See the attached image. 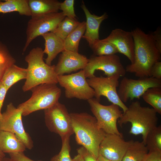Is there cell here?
<instances>
[{
	"label": "cell",
	"instance_id": "obj_1",
	"mask_svg": "<svg viewBox=\"0 0 161 161\" xmlns=\"http://www.w3.org/2000/svg\"><path fill=\"white\" fill-rule=\"evenodd\" d=\"M134 42V62L127 65L126 72L140 78L151 77V69L160 61L161 53L157 48L151 33L146 34L137 28L131 31Z\"/></svg>",
	"mask_w": 161,
	"mask_h": 161
},
{
	"label": "cell",
	"instance_id": "obj_2",
	"mask_svg": "<svg viewBox=\"0 0 161 161\" xmlns=\"http://www.w3.org/2000/svg\"><path fill=\"white\" fill-rule=\"evenodd\" d=\"M70 115L77 143L98 158L100 145L106 134L98 127L94 116L85 112Z\"/></svg>",
	"mask_w": 161,
	"mask_h": 161
},
{
	"label": "cell",
	"instance_id": "obj_3",
	"mask_svg": "<svg viewBox=\"0 0 161 161\" xmlns=\"http://www.w3.org/2000/svg\"><path fill=\"white\" fill-rule=\"evenodd\" d=\"M44 54L42 49L37 47L32 49L25 57L28 66L27 77L22 87L24 92L41 84L58 83L55 65L46 64L43 59Z\"/></svg>",
	"mask_w": 161,
	"mask_h": 161
},
{
	"label": "cell",
	"instance_id": "obj_4",
	"mask_svg": "<svg viewBox=\"0 0 161 161\" xmlns=\"http://www.w3.org/2000/svg\"><path fill=\"white\" fill-rule=\"evenodd\" d=\"M158 122L156 111L152 108L142 106L138 101L132 102L117 121L121 127L123 124L130 123L129 133L136 135L141 134L145 144L147 134L157 126Z\"/></svg>",
	"mask_w": 161,
	"mask_h": 161
},
{
	"label": "cell",
	"instance_id": "obj_5",
	"mask_svg": "<svg viewBox=\"0 0 161 161\" xmlns=\"http://www.w3.org/2000/svg\"><path fill=\"white\" fill-rule=\"evenodd\" d=\"M31 90L32 94L30 97L17 107L22 110L23 116L50 107L59 101L61 94V89L55 84H41Z\"/></svg>",
	"mask_w": 161,
	"mask_h": 161
},
{
	"label": "cell",
	"instance_id": "obj_6",
	"mask_svg": "<svg viewBox=\"0 0 161 161\" xmlns=\"http://www.w3.org/2000/svg\"><path fill=\"white\" fill-rule=\"evenodd\" d=\"M87 101L99 128L106 134H115L123 137L117 125V121L123 113L120 107L112 103L107 106L103 105L95 98L90 99Z\"/></svg>",
	"mask_w": 161,
	"mask_h": 161
},
{
	"label": "cell",
	"instance_id": "obj_7",
	"mask_svg": "<svg viewBox=\"0 0 161 161\" xmlns=\"http://www.w3.org/2000/svg\"><path fill=\"white\" fill-rule=\"evenodd\" d=\"M22 111L10 102L7 105L6 110L2 113L0 120V131H7L15 134L26 148L31 149L33 142L29 134L25 131L22 120Z\"/></svg>",
	"mask_w": 161,
	"mask_h": 161
},
{
	"label": "cell",
	"instance_id": "obj_8",
	"mask_svg": "<svg viewBox=\"0 0 161 161\" xmlns=\"http://www.w3.org/2000/svg\"><path fill=\"white\" fill-rule=\"evenodd\" d=\"M58 83L64 89L67 98L87 100L94 97V89L89 85L83 69L75 73L58 76Z\"/></svg>",
	"mask_w": 161,
	"mask_h": 161
},
{
	"label": "cell",
	"instance_id": "obj_9",
	"mask_svg": "<svg viewBox=\"0 0 161 161\" xmlns=\"http://www.w3.org/2000/svg\"><path fill=\"white\" fill-rule=\"evenodd\" d=\"M45 124L49 130L61 138L74 134L70 114L65 106L58 102L44 110Z\"/></svg>",
	"mask_w": 161,
	"mask_h": 161
},
{
	"label": "cell",
	"instance_id": "obj_10",
	"mask_svg": "<svg viewBox=\"0 0 161 161\" xmlns=\"http://www.w3.org/2000/svg\"><path fill=\"white\" fill-rule=\"evenodd\" d=\"M65 17L62 12L31 17L27 24L26 40L23 51L25 52L32 41L38 36L53 32Z\"/></svg>",
	"mask_w": 161,
	"mask_h": 161
},
{
	"label": "cell",
	"instance_id": "obj_11",
	"mask_svg": "<svg viewBox=\"0 0 161 161\" xmlns=\"http://www.w3.org/2000/svg\"><path fill=\"white\" fill-rule=\"evenodd\" d=\"M120 77L117 75L106 77L95 75L86 80L89 86L94 89L95 99L100 101L101 96H104L112 103L118 105L124 112L128 107L120 100L117 93Z\"/></svg>",
	"mask_w": 161,
	"mask_h": 161
},
{
	"label": "cell",
	"instance_id": "obj_12",
	"mask_svg": "<svg viewBox=\"0 0 161 161\" xmlns=\"http://www.w3.org/2000/svg\"><path fill=\"white\" fill-rule=\"evenodd\" d=\"M161 87V80L151 77L137 79L124 77L119 83L117 93L120 100L123 103L140 99L148 89Z\"/></svg>",
	"mask_w": 161,
	"mask_h": 161
},
{
	"label": "cell",
	"instance_id": "obj_13",
	"mask_svg": "<svg viewBox=\"0 0 161 161\" xmlns=\"http://www.w3.org/2000/svg\"><path fill=\"white\" fill-rule=\"evenodd\" d=\"M83 70L86 77L88 78L94 76L96 70L103 71L107 77L115 75L123 77L126 72L120 57L116 54L93 56L89 59L86 66Z\"/></svg>",
	"mask_w": 161,
	"mask_h": 161
},
{
	"label": "cell",
	"instance_id": "obj_14",
	"mask_svg": "<svg viewBox=\"0 0 161 161\" xmlns=\"http://www.w3.org/2000/svg\"><path fill=\"white\" fill-rule=\"evenodd\" d=\"M129 144V141L119 135L106 134L100 145L99 154L110 160L122 161Z\"/></svg>",
	"mask_w": 161,
	"mask_h": 161
},
{
	"label": "cell",
	"instance_id": "obj_15",
	"mask_svg": "<svg viewBox=\"0 0 161 161\" xmlns=\"http://www.w3.org/2000/svg\"><path fill=\"white\" fill-rule=\"evenodd\" d=\"M85 55L78 52L64 50L60 55L55 71L59 76L70 73L80 69H83L88 62Z\"/></svg>",
	"mask_w": 161,
	"mask_h": 161
},
{
	"label": "cell",
	"instance_id": "obj_16",
	"mask_svg": "<svg viewBox=\"0 0 161 161\" xmlns=\"http://www.w3.org/2000/svg\"><path fill=\"white\" fill-rule=\"evenodd\" d=\"M103 40L113 44L118 52L126 56L132 63L134 60V42L131 32L120 28L113 30Z\"/></svg>",
	"mask_w": 161,
	"mask_h": 161
},
{
	"label": "cell",
	"instance_id": "obj_17",
	"mask_svg": "<svg viewBox=\"0 0 161 161\" xmlns=\"http://www.w3.org/2000/svg\"><path fill=\"white\" fill-rule=\"evenodd\" d=\"M86 18L85 33L82 36L88 43L91 47L94 43L99 39V29L101 23L107 18L108 15L106 13L100 16L91 14L83 2L81 6Z\"/></svg>",
	"mask_w": 161,
	"mask_h": 161
},
{
	"label": "cell",
	"instance_id": "obj_18",
	"mask_svg": "<svg viewBox=\"0 0 161 161\" xmlns=\"http://www.w3.org/2000/svg\"><path fill=\"white\" fill-rule=\"evenodd\" d=\"M41 36L45 40L43 52L47 55L45 59V63L51 65L52 62L57 55L64 50V40L52 32L45 33Z\"/></svg>",
	"mask_w": 161,
	"mask_h": 161
},
{
	"label": "cell",
	"instance_id": "obj_19",
	"mask_svg": "<svg viewBox=\"0 0 161 161\" xmlns=\"http://www.w3.org/2000/svg\"><path fill=\"white\" fill-rule=\"evenodd\" d=\"M26 148L23 143L11 132L0 131V149L4 153L24 152Z\"/></svg>",
	"mask_w": 161,
	"mask_h": 161
},
{
	"label": "cell",
	"instance_id": "obj_20",
	"mask_svg": "<svg viewBox=\"0 0 161 161\" xmlns=\"http://www.w3.org/2000/svg\"><path fill=\"white\" fill-rule=\"evenodd\" d=\"M31 17L58 12L60 2L56 0H28Z\"/></svg>",
	"mask_w": 161,
	"mask_h": 161
},
{
	"label": "cell",
	"instance_id": "obj_21",
	"mask_svg": "<svg viewBox=\"0 0 161 161\" xmlns=\"http://www.w3.org/2000/svg\"><path fill=\"white\" fill-rule=\"evenodd\" d=\"M148 152L142 141L131 140L122 161H143Z\"/></svg>",
	"mask_w": 161,
	"mask_h": 161
},
{
	"label": "cell",
	"instance_id": "obj_22",
	"mask_svg": "<svg viewBox=\"0 0 161 161\" xmlns=\"http://www.w3.org/2000/svg\"><path fill=\"white\" fill-rule=\"evenodd\" d=\"M27 69L18 66L15 64L8 68L5 72L0 82L8 91L14 84L22 79H26Z\"/></svg>",
	"mask_w": 161,
	"mask_h": 161
},
{
	"label": "cell",
	"instance_id": "obj_23",
	"mask_svg": "<svg viewBox=\"0 0 161 161\" xmlns=\"http://www.w3.org/2000/svg\"><path fill=\"white\" fill-rule=\"evenodd\" d=\"M13 12L21 15L31 16L28 0H0V13Z\"/></svg>",
	"mask_w": 161,
	"mask_h": 161
},
{
	"label": "cell",
	"instance_id": "obj_24",
	"mask_svg": "<svg viewBox=\"0 0 161 161\" xmlns=\"http://www.w3.org/2000/svg\"><path fill=\"white\" fill-rule=\"evenodd\" d=\"M86 23L80 22L78 27L64 40V50L78 52L80 41L85 31Z\"/></svg>",
	"mask_w": 161,
	"mask_h": 161
},
{
	"label": "cell",
	"instance_id": "obj_25",
	"mask_svg": "<svg viewBox=\"0 0 161 161\" xmlns=\"http://www.w3.org/2000/svg\"><path fill=\"white\" fill-rule=\"evenodd\" d=\"M144 101L157 112L161 114V87H154L146 90L142 96Z\"/></svg>",
	"mask_w": 161,
	"mask_h": 161
},
{
	"label": "cell",
	"instance_id": "obj_26",
	"mask_svg": "<svg viewBox=\"0 0 161 161\" xmlns=\"http://www.w3.org/2000/svg\"><path fill=\"white\" fill-rule=\"evenodd\" d=\"M80 23V22L76 19H72L65 17L59 24L53 32L64 40L78 27Z\"/></svg>",
	"mask_w": 161,
	"mask_h": 161
},
{
	"label": "cell",
	"instance_id": "obj_27",
	"mask_svg": "<svg viewBox=\"0 0 161 161\" xmlns=\"http://www.w3.org/2000/svg\"><path fill=\"white\" fill-rule=\"evenodd\" d=\"M145 145L148 151L161 152V126H157L147 134Z\"/></svg>",
	"mask_w": 161,
	"mask_h": 161
},
{
	"label": "cell",
	"instance_id": "obj_28",
	"mask_svg": "<svg viewBox=\"0 0 161 161\" xmlns=\"http://www.w3.org/2000/svg\"><path fill=\"white\" fill-rule=\"evenodd\" d=\"M16 62L6 46L0 41V82L7 69Z\"/></svg>",
	"mask_w": 161,
	"mask_h": 161
},
{
	"label": "cell",
	"instance_id": "obj_29",
	"mask_svg": "<svg viewBox=\"0 0 161 161\" xmlns=\"http://www.w3.org/2000/svg\"><path fill=\"white\" fill-rule=\"evenodd\" d=\"M91 48L96 56L112 55L118 52L114 45L103 39L97 41Z\"/></svg>",
	"mask_w": 161,
	"mask_h": 161
},
{
	"label": "cell",
	"instance_id": "obj_30",
	"mask_svg": "<svg viewBox=\"0 0 161 161\" xmlns=\"http://www.w3.org/2000/svg\"><path fill=\"white\" fill-rule=\"evenodd\" d=\"M70 137L67 135L61 138L62 145L61 151L58 154L52 157L50 161H73L70 154Z\"/></svg>",
	"mask_w": 161,
	"mask_h": 161
},
{
	"label": "cell",
	"instance_id": "obj_31",
	"mask_svg": "<svg viewBox=\"0 0 161 161\" xmlns=\"http://www.w3.org/2000/svg\"><path fill=\"white\" fill-rule=\"evenodd\" d=\"M74 0H65L60 3V10L65 17L68 18L76 19V15L74 10Z\"/></svg>",
	"mask_w": 161,
	"mask_h": 161
},
{
	"label": "cell",
	"instance_id": "obj_32",
	"mask_svg": "<svg viewBox=\"0 0 161 161\" xmlns=\"http://www.w3.org/2000/svg\"><path fill=\"white\" fill-rule=\"evenodd\" d=\"M78 154H80L84 161H99L98 158H96L92 153L83 146L78 148L77 150Z\"/></svg>",
	"mask_w": 161,
	"mask_h": 161
},
{
	"label": "cell",
	"instance_id": "obj_33",
	"mask_svg": "<svg viewBox=\"0 0 161 161\" xmlns=\"http://www.w3.org/2000/svg\"><path fill=\"white\" fill-rule=\"evenodd\" d=\"M151 77L161 80V61H158L152 66L150 71Z\"/></svg>",
	"mask_w": 161,
	"mask_h": 161
},
{
	"label": "cell",
	"instance_id": "obj_34",
	"mask_svg": "<svg viewBox=\"0 0 161 161\" xmlns=\"http://www.w3.org/2000/svg\"><path fill=\"white\" fill-rule=\"evenodd\" d=\"M12 161H35L26 156L24 152H19L9 154Z\"/></svg>",
	"mask_w": 161,
	"mask_h": 161
},
{
	"label": "cell",
	"instance_id": "obj_35",
	"mask_svg": "<svg viewBox=\"0 0 161 161\" xmlns=\"http://www.w3.org/2000/svg\"><path fill=\"white\" fill-rule=\"evenodd\" d=\"M156 46L161 53V32L160 28H158L154 32L151 33Z\"/></svg>",
	"mask_w": 161,
	"mask_h": 161
},
{
	"label": "cell",
	"instance_id": "obj_36",
	"mask_svg": "<svg viewBox=\"0 0 161 161\" xmlns=\"http://www.w3.org/2000/svg\"><path fill=\"white\" fill-rule=\"evenodd\" d=\"M161 157V152L148 151L143 161H157Z\"/></svg>",
	"mask_w": 161,
	"mask_h": 161
},
{
	"label": "cell",
	"instance_id": "obj_37",
	"mask_svg": "<svg viewBox=\"0 0 161 161\" xmlns=\"http://www.w3.org/2000/svg\"><path fill=\"white\" fill-rule=\"evenodd\" d=\"M7 91L4 85L0 82V120L2 117V107Z\"/></svg>",
	"mask_w": 161,
	"mask_h": 161
},
{
	"label": "cell",
	"instance_id": "obj_38",
	"mask_svg": "<svg viewBox=\"0 0 161 161\" xmlns=\"http://www.w3.org/2000/svg\"><path fill=\"white\" fill-rule=\"evenodd\" d=\"M72 159L73 161H84L82 156L79 154L75 156Z\"/></svg>",
	"mask_w": 161,
	"mask_h": 161
},
{
	"label": "cell",
	"instance_id": "obj_39",
	"mask_svg": "<svg viewBox=\"0 0 161 161\" xmlns=\"http://www.w3.org/2000/svg\"><path fill=\"white\" fill-rule=\"evenodd\" d=\"M98 160L99 161H114L108 160L100 155L98 157Z\"/></svg>",
	"mask_w": 161,
	"mask_h": 161
},
{
	"label": "cell",
	"instance_id": "obj_40",
	"mask_svg": "<svg viewBox=\"0 0 161 161\" xmlns=\"http://www.w3.org/2000/svg\"><path fill=\"white\" fill-rule=\"evenodd\" d=\"M9 158L3 157L0 155V161H7Z\"/></svg>",
	"mask_w": 161,
	"mask_h": 161
},
{
	"label": "cell",
	"instance_id": "obj_41",
	"mask_svg": "<svg viewBox=\"0 0 161 161\" xmlns=\"http://www.w3.org/2000/svg\"><path fill=\"white\" fill-rule=\"evenodd\" d=\"M0 155L3 157H5V154L2 152L0 149Z\"/></svg>",
	"mask_w": 161,
	"mask_h": 161
},
{
	"label": "cell",
	"instance_id": "obj_42",
	"mask_svg": "<svg viewBox=\"0 0 161 161\" xmlns=\"http://www.w3.org/2000/svg\"><path fill=\"white\" fill-rule=\"evenodd\" d=\"M157 161H161V157Z\"/></svg>",
	"mask_w": 161,
	"mask_h": 161
},
{
	"label": "cell",
	"instance_id": "obj_43",
	"mask_svg": "<svg viewBox=\"0 0 161 161\" xmlns=\"http://www.w3.org/2000/svg\"><path fill=\"white\" fill-rule=\"evenodd\" d=\"M7 161H12L11 159L10 158H9V160Z\"/></svg>",
	"mask_w": 161,
	"mask_h": 161
}]
</instances>
